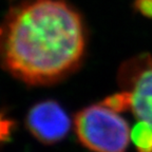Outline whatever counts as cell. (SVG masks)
<instances>
[{"instance_id": "4", "label": "cell", "mask_w": 152, "mask_h": 152, "mask_svg": "<svg viewBox=\"0 0 152 152\" xmlns=\"http://www.w3.org/2000/svg\"><path fill=\"white\" fill-rule=\"evenodd\" d=\"M26 125L38 142L45 145H54L69 133L71 119L58 102L48 99L37 102L28 110Z\"/></svg>"}, {"instance_id": "2", "label": "cell", "mask_w": 152, "mask_h": 152, "mask_svg": "<svg viewBox=\"0 0 152 152\" xmlns=\"http://www.w3.org/2000/svg\"><path fill=\"white\" fill-rule=\"evenodd\" d=\"M74 126L80 144L93 152H126L131 142L128 121L102 102L80 110Z\"/></svg>"}, {"instance_id": "6", "label": "cell", "mask_w": 152, "mask_h": 152, "mask_svg": "<svg viewBox=\"0 0 152 152\" xmlns=\"http://www.w3.org/2000/svg\"><path fill=\"white\" fill-rule=\"evenodd\" d=\"M102 104L110 108L117 113L131 110V93L127 90H123L119 93H115L104 98Z\"/></svg>"}, {"instance_id": "1", "label": "cell", "mask_w": 152, "mask_h": 152, "mask_svg": "<svg viewBox=\"0 0 152 152\" xmlns=\"http://www.w3.org/2000/svg\"><path fill=\"white\" fill-rule=\"evenodd\" d=\"M85 51L81 17L64 0L26 1L0 28L1 64L26 85L62 80L78 69Z\"/></svg>"}, {"instance_id": "3", "label": "cell", "mask_w": 152, "mask_h": 152, "mask_svg": "<svg viewBox=\"0 0 152 152\" xmlns=\"http://www.w3.org/2000/svg\"><path fill=\"white\" fill-rule=\"evenodd\" d=\"M118 83L131 93L130 111L152 129V56L142 54L125 62L118 71Z\"/></svg>"}, {"instance_id": "8", "label": "cell", "mask_w": 152, "mask_h": 152, "mask_svg": "<svg viewBox=\"0 0 152 152\" xmlns=\"http://www.w3.org/2000/svg\"><path fill=\"white\" fill-rule=\"evenodd\" d=\"M134 7L142 16L152 18V0H135Z\"/></svg>"}, {"instance_id": "7", "label": "cell", "mask_w": 152, "mask_h": 152, "mask_svg": "<svg viewBox=\"0 0 152 152\" xmlns=\"http://www.w3.org/2000/svg\"><path fill=\"white\" fill-rule=\"evenodd\" d=\"M15 126L16 124L12 118L5 116L3 113H0V144L9 142Z\"/></svg>"}, {"instance_id": "5", "label": "cell", "mask_w": 152, "mask_h": 152, "mask_svg": "<svg viewBox=\"0 0 152 152\" xmlns=\"http://www.w3.org/2000/svg\"><path fill=\"white\" fill-rule=\"evenodd\" d=\"M131 142L137 152H152V129L146 124L138 121L131 129Z\"/></svg>"}]
</instances>
